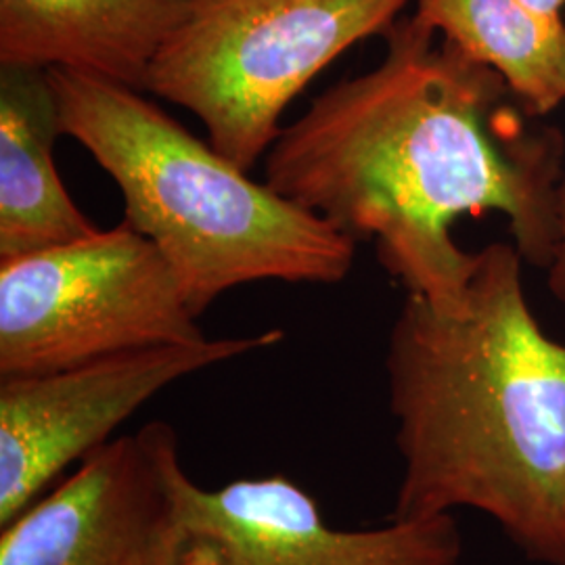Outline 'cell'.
Wrapping results in <instances>:
<instances>
[{
    "instance_id": "30bf717a",
    "label": "cell",
    "mask_w": 565,
    "mask_h": 565,
    "mask_svg": "<svg viewBox=\"0 0 565 565\" xmlns=\"http://www.w3.org/2000/svg\"><path fill=\"white\" fill-rule=\"evenodd\" d=\"M61 135L49 74L0 67V263L99 231L70 198L55 168L53 149Z\"/></svg>"
},
{
    "instance_id": "8fae6325",
    "label": "cell",
    "mask_w": 565,
    "mask_h": 565,
    "mask_svg": "<svg viewBox=\"0 0 565 565\" xmlns=\"http://www.w3.org/2000/svg\"><path fill=\"white\" fill-rule=\"evenodd\" d=\"M415 15L543 118L565 103V20L525 0H417Z\"/></svg>"
},
{
    "instance_id": "4fadbf2b",
    "label": "cell",
    "mask_w": 565,
    "mask_h": 565,
    "mask_svg": "<svg viewBox=\"0 0 565 565\" xmlns=\"http://www.w3.org/2000/svg\"><path fill=\"white\" fill-rule=\"evenodd\" d=\"M525 2L546 15H562L565 9V0H525Z\"/></svg>"
},
{
    "instance_id": "6da1fadb",
    "label": "cell",
    "mask_w": 565,
    "mask_h": 565,
    "mask_svg": "<svg viewBox=\"0 0 565 565\" xmlns=\"http://www.w3.org/2000/svg\"><path fill=\"white\" fill-rule=\"evenodd\" d=\"M377 67L338 82L268 149L266 184L343 235L440 310L463 302L476 254L450 226L499 212L525 263L548 268L559 242L564 149L494 70L417 15L385 32Z\"/></svg>"
},
{
    "instance_id": "7a4b0ae2",
    "label": "cell",
    "mask_w": 565,
    "mask_h": 565,
    "mask_svg": "<svg viewBox=\"0 0 565 565\" xmlns=\"http://www.w3.org/2000/svg\"><path fill=\"white\" fill-rule=\"evenodd\" d=\"M522 260L486 245L450 310L406 294L385 359L394 520L476 509L530 559L565 565V343L525 302Z\"/></svg>"
},
{
    "instance_id": "7c38bea8",
    "label": "cell",
    "mask_w": 565,
    "mask_h": 565,
    "mask_svg": "<svg viewBox=\"0 0 565 565\" xmlns=\"http://www.w3.org/2000/svg\"><path fill=\"white\" fill-rule=\"evenodd\" d=\"M557 223H559V242L555 249V258L548 270V289L555 300L565 306V172L559 184V205H557Z\"/></svg>"
},
{
    "instance_id": "3957f363",
    "label": "cell",
    "mask_w": 565,
    "mask_h": 565,
    "mask_svg": "<svg viewBox=\"0 0 565 565\" xmlns=\"http://www.w3.org/2000/svg\"><path fill=\"white\" fill-rule=\"evenodd\" d=\"M61 130L124 200V223L162 252L195 315L245 282H342L354 239L193 137L141 90L49 70Z\"/></svg>"
},
{
    "instance_id": "52a82bcc",
    "label": "cell",
    "mask_w": 565,
    "mask_h": 565,
    "mask_svg": "<svg viewBox=\"0 0 565 565\" xmlns=\"http://www.w3.org/2000/svg\"><path fill=\"white\" fill-rule=\"evenodd\" d=\"M281 329L247 338L170 343L41 373L0 377V525L32 505L142 404L207 366L273 348Z\"/></svg>"
},
{
    "instance_id": "ba28073f",
    "label": "cell",
    "mask_w": 565,
    "mask_h": 565,
    "mask_svg": "<svg viewBox=\"0 0 565 565\" xmlns=\"http://www.w3.org/2000/svg\"><path fill=\"white\" fill-rule=\"evenodd\" d=\"M452 515L338 530L317 501L282 476L191 486L179 565H459Z\"/></svg>"
},
{
    "instance_id": "5b68a950",
    "label": "cell",
    "mask_w": 565,
    "mask_h": 565,
    "mask_svg": "<svg viewBox=\"0 0 565 565\" xmlns=\"http://www.w3.org/2000/svg\"><path fill=\"white\" fill-rule=\"evenodd\" d=\"M162 252L126 223L0 263V377L205 340Z\"/></svg>"
},
{
    "instance_id": "9c48e42d",
    "label": "cell",
    "mask_w": 565,
    "mask_h": 565,
    "mask_svg": "<svg viewBox=\"0 0 565 565\" xmlns=\"http://www.w3.org/2000/svg\"><path fill=\"white\" fill-rule=\"evenodd\" d=\"M193 0H0V67L72 70L147 93Z\"/></svg>"
},
{
    "instance_id": "277c9868",
    "label": "cell",
    "mask_w": 565,
    "mask_h": 565,
    "mask_svg": "<svg viewBox=\"0 0 565 565\" xmlns=\"http://www.w3.org/2000/svg\"><path fill=\"white\" fill-rule=\"evenodd\" d=\"M411 0H193L151 67L147 93L202 120L210 145L249 170L282 111L329 63L401 20Z\"/></svg>"
},
{
    "instance_id": "8992f818",
    "label": "cell",
    "mask_w": 565,
    "mask_h": 565,
    "mask_svg": "<svg viewBox=\"0 0 565 565\" xmlns=\"http://www.w3.org/2000/svg\"><path fill=\"white\" fill-rule=\"evenodd\" d=\"M193 484L179 434L151 422L0 525V565H179Z\"/></svg>"
}]
</instances>
